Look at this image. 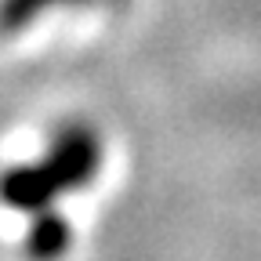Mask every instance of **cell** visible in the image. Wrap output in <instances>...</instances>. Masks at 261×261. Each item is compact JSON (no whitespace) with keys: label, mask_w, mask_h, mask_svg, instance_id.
Wrapping results in <instances>:
<instances>
[{"label":"cell","mask_w":261,"mask_h":261,"mask_svg":"<svg viewBox=\"0 0 261 261\" xmlns=\"http://www.w3.org/2000/svg\"><path fill=\"white\" fill-rule=\"evenodd\" d=\"M106 160L102 130L87 120H69L47 138L37 160H22L0 171V203L18 214L55 207L62 196L87 189Z\"/></svg>","instance_id":"1"},{"label":"cell","mask_w":261,"mask_h":261,"mask_svg":"<svg viewBox=\"0 0 261 261\" xmlns=\"http://www.w3.org/2000/svg\"><path fill=\"white\" fill-rule=\"evenodd\" d=\"M73 247V221L58 207H44L33 214L29 232L22 240V254L29 261H62Z\"/></svg>","instance_id":"2"},{"label":"cell","mask_w":261,"mask_h":261,"mask_svg":"<svg viewBox=\"0 0 261 261\" xmlns=\"http://www.w3.org/2000/svg\"><path fill=\"white\" fill-rule=\"evenodd\" d=\"M91 4H113V0H0V33L15 37L55 8H91Z\"/></svg>","instance_id":"3"}]
</instances>
